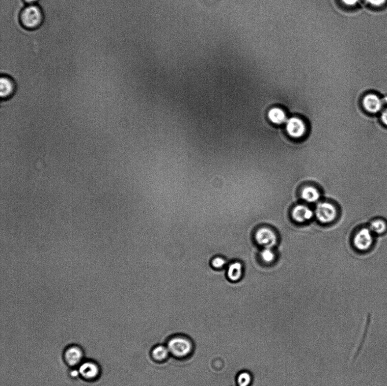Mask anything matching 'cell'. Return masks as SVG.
Instances as JSON below:
<instances>
[{"label": "cell", "mask_w": 387, "mask_h": 386, "mask_svg": "<svg viewBox=\"0 0 387 386\" xmlns=\"http://www.w3.org/2000/svg\"><path fill=\"white\" fill-rule=\"evenodd\" d=\"M362 104L364 110L370 114L377 113L383 109V100L377 94L369 93L364 95Z\"/></svg>", "instance_id": "52a82bcc"}, {"label": "cell", "mask_w": 387, "mask_h": 386, "mask_svg": "<svg viewBox=\"0 0 387 386\" xmlns=\"http://www.w3.org/2000/svg\"><path fill=\"white\" fill-rule=\"evenodd\" d=\"M260 257L264 263L271 264L276 261L277 255L273 248H265L260 251Z\"/></svg>", "instance_id": "2e32d148"}, {"label": "cell", "mask_w": 387, "mask_h": 386, "mask_svg": "<svg viewBox=\"0 0 387 386\" xmlns=\"http://www.w3.org/2000/svg\"><path fill=\"white\" fill-rule=\"evenodd\" d=\"M250 377L248 373L243 372L238 378V383L239 386H248L250 384Z\"/></svg>", "instance_id": "d6986e66"}, {"label": "cell", "mask_w": 387, "mask_h": 386, "mask_svg": "<svg viewBox=\"0 0 387 386\" xmlns=\"http://www.w3.org/2000/svg\"><path fill=\"white\" fill-rule=\"evenodd\" d=\"M79 371L80 376L87 381H94L97 379L100 374L99 366L92 361L81 363Z\"/></svg>", "instance_id": "8fae6325"}, {"label": "cell", "mask_w": 387, "mask_h": 386, "mask_svg": "<svg viewBox=\"0 0 387 386\" xmlns=\"http://www.w3.org/2000/svg\"><path fill=\"white\" fill-rule=\"evenodd\" d=\"M167 348L169 353L175 357L183 358L191 354L193 344L184 336H175L169 340Z\"/></svg>", "instance_id": "3957f363"}, {"label": "cell", "mask_w": 387, "mask_h": 386, "mask_svg": "<svg viewBox=\"0 0 387 386\" xmlns=\"http://www.w3.org/2000/svg\"><path fill=\"white\" fill-rule=\"evenodd\" d=\"M43 14L40 7L35 5H28L22 10L20 21L23 27L28 29H34L42 25Z\"/></svg>", "instance_id": "7a4b0ae2"}, {"label": "cell", "mask_w": 387, "mask_h": 386, "mask_svg": "<svg viewBox=\"0 0 387 386\" xmlns=\"http://www.w3.org/2000/svg\"><path fill=\"white\" fill-rule=\"evenodd\" d=\"M285 127L287 135L294 139H300L303 137L307 130L304 122L297 117L287 118Z\"/></svg>", "instance_id": "8992f818"}, {"label": "cell", "mask_w": 387, "mask_h": 386, "mask_svg": "<svg viewBox=\"0 0 387 386\" xmlns=\"http://www.w3.org/2000/svg\"><path fill=\"white\" fill-rule=\"evenodd\" d=\"M17 86L16 83L10 77L1 76L0 79V95L3 101L12 98L16 94Z\"/></svg>", "instance_id": "30bf717a"}, {"label": "cell", "mask_w": 387, "mask_h": 386, "mask_svg": "<svg viewBox=\"0 0 387 386\" xmlns=\"http://www.w3.org/2000/svg\"><path fill=\"white\" fill-rule=\"evenodd\" d=\"M346 5L355 6L359 1V0H342Z\"/></svg>", "instance_id": "7402d4cb"}, {"label": "cell", "mask_w": 387, "mask_h": 386, "mask_svg": "<svg viewBox=\"0 0 387 386\" xmlns=\"http://www.w3.org/2000/svg\"><path fill=\"white\" fill-rule=\"evenodd\" d=\"M227 279L231 282L241 280L243 275V265L239 261H235L228 266L227 270Z\"/></svg>", "instance_id": "4fadbf2b"}, {"label": "cell", "mask_w": 387, "mask_h": 386, "mask_svg": "<svg viewBox=\"0 0 387 386\" xmlns=\"http://www.w3.org/2000/svg\"><path fill=\"white\" fill-rule=\"evenodd\" d=\"M368 226L376 236L385 235L387 232V221L382 217L372 219Z\"/></svg>", "instance_id": "7c38bea8"}, {"label": "cell", "mask_w": 387, "mask_h": 386, "mask_svg": "<svg viewBox=\"0 0 387 386\" xmlns=\"http://www.w3.org/2000/svg\"><path fill=\"white\" fill-rule=\"evenodd\" d=\"M254 239L257 245L264 248H273L278 244L277 233L268 226H261L258 228L254 235Z\"/></svg>", "instance_id": "5b68a950"}, {"label": "cell", "mask_w": 387, "mask_h": 386, "mask_svg": "<svg viewBox=\"0 0 387 386\" xmlns=\"http://www.w3.org/2000/svg\"><path fill=\"white\" fill-rule=\"evenodd\" d=\"M320 193L316 188L307 186L302 189L301 197L304 201L309 203L318 202L320 198Z\"/></svg>", "instance_id": "9a60e30c"}, {"label": "cell", "mask_w": 387, "mask_h": 386, "mask_svg": "<svg viewBox=\"0 0 387 386\" xmlns=\"http://www.w3.org/2000/svg\"><path fill=\"white\" fill-rule=\"evenodd\" d=\"M315 216L320 223L331 224L336 220L338 211L336 206L328 202H320L314 211Z\"/></svg>", "instance_id": "277c9868"}, {"label": "cell", "mask_w": 387, "mask_h": 386, "mask_svg": "<svg viewBox=\"0 0 387 386\" xmlns=\"http://www.w3.org/2000/svg\"><path fill=\"white\" fill-rule=\"evenodd\" d=\"M38 0H24V1L28 3V5H34Z\"/></svg>", "instance_id": "603a6c76"}, {"label": "cell", "mask_w": 387, "mask_h": 386, "mask_svg": "<svg viewBox=\"0 0 387 386\" xmlns=\"http://www.w3.org/2000/svg\"><path fill=\"white\" fill-rule=\"evenodd\" d=\"M83 353L80 347L77 346H69L64 352V359L66 364L71 367L81 365L83 362Z\"/></svg>", "instance_id": "9c48e42d"}, {"label": "cell", "mask_w": 387, "mask_h": 386, "mask_svg": "<svg viewBox=\"0 0 387 386\" xmlns=\"http://www.w3.org/2000/svg\"><path fill=\"white\" fill-rule=\"evenodd\" d=\"M381 120L383 124L387 127V108L381 111Z\"/></svg>", "instance_id": "44dd1931"}, {"label": "cell", "mask_w": 387, "mask_h": 386, "mask_svg": "<svg viewBox=\"0 0 387 386\" xmlns=\"http://www.w3.org/2000/svg\"><path fill=\"white\" fill-rule=\"evenodd\" d=\"M369 4L375 7H380L385 4L387 0H366Z\"/></svg>", "instance_id": "ffe728a7"}, {"label": "cell", "mask_w": 387, "mask_h": 386, "mask_svg": "<svg viewBox=\"0 0 387 386\" xmlns=\"http://www.w3.org/2000/svg\"><path fill=\"white\" fill-rule=\"evenodd\" d=\"M226 264V260L220 256L213 258L211 262L213 268L217 270L223 269Z\"/></svg>", "instance_id": "ac0fdd59"}, {"label": "cell", "mask_w": 387, "mask_h": 386, "mask_svg": "<svg viewBox=\"0 0 387 386\" xmlns=\"http://www.w3.org/2000/svg\"><path fill=\"white\" fill-rule=\"evenodd\" d=\"M314 216V211L304 205L295 206L291 212L292 220L297 223L303 224L307 222L311 221Z\"/></svg>", "instance_id": "ba28073f"}, {"label": "cell", "mask_w": 387, "mask_h": 386, "mask_svg": "<svg viewBox=\"0 0 387 386\" xmlns=\"http://www.w3.org/2000/svg\"><path fill=\"white\" fill-rule=\"evenodd\" d=\"M268 118L272 124L276 125L285 124L287 120L285 111L278 107H274L268 110Z\"/></svg>", "instance_id": "5bb4252c"}, {"label": "cell", "mask_w": 387, "mask_h": 386, "mask_svg": "<svg viewBox=\"0 0 387 386\" xmlns=\"http://www.w3.org/2000/svg\"><path fill=\"white\" fill-rule=\"evenodd\" d=\"M376 236L367 226H361L356 229L352 237V245L355 249L360 253H366L375 246Z\"/></svg>", "instance_id": "6da1fadb"}, {"label": "cell", "mask_w": 387, "mask_h": 386, "mask_svg": "<svg viewBox=\"0 0 387 386\" xmlns=\"http://www.w3.org/2000/svg\"><path fill=\"white\" fill-rule=\"evenodd\" d=\"M169 353L167 347L159 346L155 347L152 351V357L156 361H162L168 357Z\"/></svg>", "instance_id": "e0dca14e"}]
</instances>
